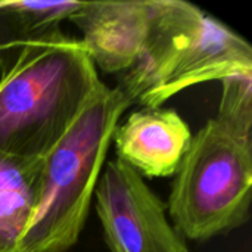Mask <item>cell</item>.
<instances>
[{
  "mask_svg": "<svg viewBox=\"0 0 252 252\" xmlns=\"http://www.w3.org/2000/svg\"><path fill=\"white\" fill-rule=\"evenodd\" d=\"M78 38L58 28L27 44L0 69V151L43 157L100 84Z\"/></svg>",
  "mask_w": 252,
  "mask_h": 252,
  "instance_id": "6da1fadb",
  "label": "cell"
},
{
  "mask_svg": "<svg viewBox=\"0 0 252 252\" xmlns=\"http://www.w3.org/2000/svg\"><path fill=\"white\" fill-rule=\"evenodd\" d=\"M131 102L100 83L66 133L41 157L40 189L19 252H68L78 242L115 127Z\"/></svg>",
  "mask_w": 252,
  "mask_h": 252,
  "instance_id": "7a4b0ae2",
  "label": "cell"
},
{
  "mask_svg": "<svg viewBox=\"0 0 252 252\" xmlns=\"http://www.w3.org/2000/svg\"><path fill=\"white\" fill-rule=\"evenodd\" d=\"M239 72H252V47L241 34L189 1L157 0L145 49L115 87L131 105L158 108L192 86Z\"/></svg>",
  "mask_w": 252,
  "mask_h": 252,
  "instance_id": "3957f363",
  "label": "cell"
},
{
  "mask_svg": "<svg viewBox=\"0 0 252 252\" xmlns=\"http://www.w3.org/2000/svg\"><path fill=\"white\" fill-rule=\"evenodd\" d=\"M251 198L252 134L214 117L192 134L173 176V226L185 239L208 241L244 226Z\"/></svg>",
  "mask_w": 252,
  "mask_h": 252,
  "instance_id": "277c9868",
  "label": "cell"
},
{
  "mask_svg": "<svg viewBox=\"0 0 252 252\" xmlns=\"http://www.w3.org/2000/svg\"><path fill=\"white\" fill-rule=\"evenodd\" d=\"M94 199L109 252H190L168 221L162 199L120 159L106 164Z\"/></svg>",
  "mask_w": 252,
  "mask_h": 252,
  "instance_id": "5b68a950",
  "label": "cell"
},
{
  "mask_svg": "<svg viewBox=\"0 0 252 252\" xmlns=\"http://www.w3.org/2000/svg\"><path fill=\"white\" fill-rule=\"evenodd\" d=\"M157 12V0L81 1L68 18L81 31L80 43L96 69L127 72L142 55Z\"/></svg>",
  "mask_w": 252,
  "mask_h": 252,
  "instance_id": "8992f818",
  "label": "cell"
},
{
  "mask_svg": "<svg viewBox=\"0 0 252 252\" xmlns=\"http://www.w3.org/2000/svg\"><path fill=\"white\" fill-rule=\"evenodd\" d=\"M192 131L171 108H142L112 134L117 159L142 177H173L189 149Z\"/></svg>",
  "mask_w": 252,
  "mask_h": 252,
  "instance_id": "52a82bcc",
  "label": "cell"
},
{
  "mask_svg": "<svg viewBox=\"0 0 252 252\" xmlns=\"http://www.w3.org/2000/svg\"><path fill=\"white\" fill-rule=\"evenodd\" d=\"M40 158L0 151V252H19V242L34 214L40 189Z\"/></svg>",
  "mask_w": 252,
  "mask_h": 252,
  "instance_id": "ba28073f",
  "label": "cell"
},
{
  "mask_svg": "<svg viewBox=\"0 0 252 252\" xmlns=\"http://www.w3.org/2000/svg\"><path fill=\"white\" fill-rule=\"evenodd\" d=\"M81 1H0V69L10 63L24 46L61 28Z\"/></svg>",
  "mask_w": 252,
  "mask_h": 252,
  "instance_id": "9c48e42d",
  "label": "cell"
},
{
  "mask_svg": "<svg viewBox=\"0 0 252 252\" xmlns=\"http://www.w3.org/2000/svg\"><path fill=\"white\" fill-rule=\"evenodd\" d=\"M220 81L223 90L216 117L252 134V72L233 74Z\"/></svg>",
  "mask_w": 252,
  "mask_h": 252,
  "instance_id": "30bf717a",
  "label": "cell"
}]
</instances>
